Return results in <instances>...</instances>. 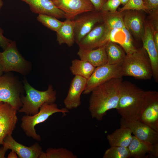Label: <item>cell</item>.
<instances>
[{
    "mask_svg": "<svg viewBox=\"0 0 158 158\" xmlns=\"http://www.w3.org/2000/svg\"><path fill=\"white\" fill-rule=\"evenodd\" d=\"M122 78L111 79L91 92L88 109L92 118L102 120L107 111L116 109L121 96Z\"/></svg>",
    "mask_w": 158,
    "mask_h": 158,
    "instance_id": "6da1fadb",
    "label": "cell"
},
{
    "mask_svg": "<svg viewBox=\"0 0 158 158\" xmlns=\"http://www.w3.org/2000/svg\"><path fill=\"white\" fill-rule=\"evenodd\" d=\"M146 91L131 82H122L121 96L116 109L121 118L138 120L145 104Z\"/></svg>",
    "mask_w": 158,
    "mask_h": 158,
    "instance_id": "7a4b0ae2",
    "label": "cell"
},
{
    "mask_svg": "<svg viewBox=\"0 0 158 158\" xmlns=\"http://www.w3.org/2000/svg\"><path fill=\"white\" fill-rule=\"evenodd\" d=\"M121 66L123 76L142 80H150L153 77L150 61L143 47L126 54Z\"/></svg>",
    "mask_w": 158,
    "mask_h": 158,
    "instance_id": "3957f363",
    "label": "cell"
},
{
    "mask_svg": "<svg viewBox=\"0 0 158 158\" xmlns=\"http://www.w3.org/2000/svg\"><path fill=\"white\" fill-rule=\"evenodd\" d=\"M23 83L26 93L24 96L21 95L23 105L18 110L20 113L32 115L38 113L40 107L44 103H54L56 99V92L52 85H49L45 91H41L33 87L24 78Z\"/></svg>",
    "mask_w": 158,
    "mask_h": 158,
    "instance_id": "277c9868",
    "label": "cell"
},
{
    "mask_svg": "<svg viewBox=\"0 0 158 158\" xmlns=\"http://www.w3.org/2000/svg\"><path fill=\"white\" fill-rule=\"evenodd\" d=\"M10 72L0 76V101L10 104L17 111L22 106L20 96L25 91L23 84Z\"/></svg>",
    "mask_w": 158,
    "mask_h": 158,
    "instance_id": "5b68a950",
    "label": "cell"
},
{
    "mask_svg": "<svg viewBox=\"0 0 158 158\" xmlns=\"http://www.w3.org/2000/svg\"><path fill=\"white\" fill-rule=\"evenodd\" d=\"M69 112L68 110L66 108L59 109L54 103H45L41 106L39 112L36 114L32 115L24 116L21 119V127L27 136L40 141L41 138L36 132V125L44 122L54 113H61L66 114Z\"/></svg>",
    "mask_w": 158,
    "mask_h": 158,
    "instance_id": "8992f818",
    "label": "cell"
},
{
    "mask_svg": "<svg viewBox=\"0 0 158 158\" xmlns=\"http://www.w3.org/2000/svg\"><path fill=\"white\" fill-rule=\"evenodd\" d=\"M0 63L5 73L15 71L25 75L32 70L31 63L21 54L14 41H11L3 52H0Z\"/></svg>",
    "mask_w": 158,
    "mask_h": 158,
    "instance_id": "52a82bcc",
    "label": "cell"
},
{
    "mask_svg": "<svg viewBox=\"0 0 158 158\" xmlns=\"http://www.w3.org/2000/svg\"><path fill=\"white\" fill-rule=\"evenodd\" d=\"M121 65L107 63L96 67L90 77L87 80L83 94H90L96 88L108 81L123 76Z\"/></svg>",
    "mask_w": 158,
    "mask_h": 158,
    "instance_id": "ba28073f",
    "label": "cell"
},
{
    "mask_svg": "<svg viewBox=\"0 0 158 158\" xmlns=\"http://www.w3.org/2000/svg\"><path fill=\"white\" fill-rule=\"evenodd\" d=\"M75 42L80 40L97 25L103 22L101 11L94 10L85 12L77 16L73 20Z\"/></svg>",
    "mask_w": 158,
    "mask_h": 158,
    "instance_id": "9c48e42d",
    "label": "cell"
},
{
    "mask_svg": "<svg viewBox=\"0 0 158 158\" xmlns=\"http://www.w3.org/2000/svg\"><path fill=\"white\" fill-rule=\"evenodd\" d=\"M110 31L103 22L98 23L80 40L79 48L91 50L105 45L109 41Z\"/></svg>",
    "mask_w": 158,
    "mask_h": 158,
    "instance_id": "30bf717a",
    "label": "cell"
},
{
    "mask_svg": "<svg viewBox=\"0 0 158 158\" xmlns=\"http://www.w3.org/2000/svg\"><path fill=\"white\" fill-rule=\"evenodd\" d=\"M138 121L158 132V92L146 91L145 101Z\"/></svg>",
    "mask_w": 158,
    "mask_h": 158,
    "instance_id": "8fae6325",
    "label": "cell"
},
{
    "mask_svg": "<svg viewBox=\"0 0 158 158\" xmlns=\"http://www.w3.org/2000/svg\"><path fill=\"white\" fill-rule=\"evenodd\" d=\"M123 11L125 27L133 37L141 40L145 31V12L142 10H131Z\"/></svg>",
    "mask_w": 158,
    "mask_h": 158,
    "instance_id": "7c38bea8",
    "label": "cell"
},
{
    "mask_svg": "<svg viewBox=\"0 0 158 158\" xmlns=\"http://www.w3.org/2000/svg\"><path fill=\"white\" fill-rule=\"evenodd\" d=\"M55 5L65 14L66 19L73 20L83 13L95 10L89 0H51Z\"/></svg>",
    "mask_w": 158,
    "mask_h": 158,
    "instance_id": "4fadbf2b",
    "label": "cell"
},
{
    "mask_svg": "<svg viewBox=\"0 0 158 158\" xmlns=\"http://www.w3.org/2000/svg\"><path fill=\"white\" fill-rule=\"evenodd\" d=\"M17 110L10 104L4 103L0 107V144L5 138L11 135L18 121Z\"/></svg>",
    "mask_w": 158,
    "mask_h": 158,
    "instance_id": "5bb4252c",
    "label": "cell"
},
{
    "mask_svg": "<svg viewBox=\"0 0 158 158\" xmlns=\"http://www.w3.org/2000/svg\"><path fill=\"white\" fill-rule=\"evenodd\" d=\"M120 124L129 128L134 136L150 145L158 142V132L138 120L127 121L121 118Z\"/></svg>",
    "mask_w": 158,
    "mask_h": 158,
    "instance_id": "9a60e30c",
    "label": "cell"
},
{
    "mask_svg": "<svg viewBox=\"0 0 158 158\" xmlns=\"http://www.w3.org/2000/svg\"><path fill=\"white\" fill-rule=\"evenodd\" d=\"M87 80L79 75H75L72 79L63 101L65 108L68 110L77 108L81 105V95L85 89Z\"/></svg>",
    "mask_w": 158,
    "mask_h": 158,
    "instance_id": "2e32d148",
    "label": "cell"
},
{
    "mask_svg": "<svg viewBox=\"0 0 158 158\" xmlns=\"http://www.w3.org/2000/svg\"><path fill=\"white\" fill-rule=\"evenodd\" d=\"M3 146L14 151L20 158H40L43 151L41 147L36 142L28 147L16 142L11 135L6 136L4 139Z\"/></svg>",
    "mask_w": 158,
    "mask_h": 158,
    "instance_id": "e0dca14e",
    "label": "cell"
},
{
    "mask_svg": "<svg viewBox=\"0 0 158 158\" xmlns=\"http://www.w3.org/2000/svg\"><path fill=\"white\" fill-rule=\"evenodd\" d=\"M141 41L143 47L147 53L150 61L153 72V77L155 81L158 82V51L155 47L153 33L148 24H145L144 35Z\"/></svg>",
    "mask_w": 158,
    "mask_h": 158,
    "instance_id": "ac0fdd59",
    "label": "cell"
},
{
    "mask_svg": "<svg viewBox=\"0 0 158 158\" xmlns=\"http://www.w3.org/2000/svg\"><path fill=\"white\" fill-rule=\"evenodd\" d=\"M29 5L33 13L50 16L58 19L65 18L64 13L58 8L51 0H21Z\"/></svg>",
    "mask_w": 158,
    "mask_h": 158,
    "instance_id": "d6986e66",
    "label": "cell"
},
{
    "mask_svg": "<svg viewBox=\"0 0 158 158\" xmlns=\"http://www.w3.org/2000/svg\"><path fill=\"white\" fill-rule=\"evenodd\" d=\"M77 54L80 59L89 62L95 67L107 63L105 45L91 50L79 48Z\"/></svg>",
    "mask_w": 158,
    "mask_h": 158,
    "instance_id": "ffe728a7",
    "label": "cell"
},
{
    "mask_svg": "<svg viewBox=\"0 0 158 158\" xmlns=\"http://www.w3.org/2000/svg\"><path fill=\"white\" fill-rule=\"evenodd\" d=\"M133 136L129 128L121 126L120 128L107 135V139L110 146L128 147L133 139Z\"/></svg>",
    "mask_w": 158,
    "mask_h": 158,
    "instance_id": "44dd1931",
    "label": "cell"
},
{
    "mask_svg": "<svg viewBox=\"0 0 158 158\" xmlns=\"http://www.w3.org/2000/svg\"><path fill=\"white\" fill-rule=\"evenodd\" d=\"M56 32V40L60 45L66 44L69 47L75 42L73 20L66 19Z\"/></svg>",
    "mask_w": 158,
    "mask_h": 158,
    "instance_id": "7402d4cb",
    "label": "cell"
},
{
    "mask_svg": "<svg viewBox=\"0 0 158 158\" xmlns=\"http://www.w3.org/2000/svg\"><path fill=\"white\" fill-rule=\"evenodd\" d=\"M107 59V63L121 65L126 56L125 52L116 43L109 41L105 44Z\"/></svg>",
    "mask_w": 158,
    "mask_h": 158,
    "instance_id": "603a6c76",
    "label": "cell"
},
{
    "mask_svg": "<svg viewBox=\"0 0 158 158\" xmlns=\"http://www.w3.org/2000/svg\"><path fill=\"white\" fill-rule=\"evenodd\" d=\"M103 22L110 30L115 29L122 30L125 26L123 22L124 11H117L115 12L101 11Z\"/></svg>",
    "mask_w": 158,
    "mask_h": 158,
    "instance_id": "cb8c5ba5",
    "label": "cell"
},
{
    "mask_svg": "<svg viewBox=\"0 0 158 158\" xmlns=\"http://www.w3.org/2000/svg\"><path fill=\"white\" fill-rule=\"evenodd\" d=\"M95 68L86 61L75 59L71 61L70 69L73 75H79L87 79L91 75Z\"/></svg>",
    "mask_w": 158,
    "mask_h": 158,
    "instance_id": "d4e9b609",
    "label": "cell"
},
{
    "mask_svg": "<svg viewBox=\"0 0 158 158\" xmlns=\"http://www.w3.org/2000/svg\"><path fill=\"white\" fill-rule=\"evenodd\" d=\"M152 145L141 140L133 136V139L128 147L131 157L142 158L147 157V154L148 155Z\"/></svg>",
    "mask_w": 158,
    "mask_h": 158,
    "instance_id": "484cf974",
    "label": "cell"
},
{
    "mask_svg": "<svg viewBox=\"0 0 158 158\" xmlns=\"http://www.w3.org/2000/svg\"><path fill=\"white\" fill-rule=\"evenodd\" d=\"M77 156L67 149L63 147L49 148L43 152L40 158H77Z\"/></svg>",
    "mask_w": 158,
    "mask_h": 158,
    "instance_id": "4316f807",
    "label": "cell"
},
{
    "mask_svg": "<svg viewBox=\"0 0 158 158\" xmlns=\"http://www.w3.org/2000/svg\"><path fill=\"white\" fill-rule=\"evenodd\" d=\"M103 158H129L131 157L128 147L110 146L105 151Z\"/></svg>",
    "mask_w": 158,
    "mask_h": 158,
    "instance_id": "83f0119b",
    "label": "cell"
},
{
    "mask_svg": "<svg viewBox=\"0 0 158 158\" xmlns=\"http://www.w3.org/2000/svg\"><path fill=\"white\" fill-rule=\"evenodd\" d=\"M37 20L43 25L56 32L58 30L63 23L54 17L45 14H39Z\"/></svg>",
    "mask_w": 158,
    "mask_h": 158,
    "instance_id": "f1b7e54d",
    "label": "cell"
},
{
    "mask_svg": "<svg viewBox=\"0 0 158 158\" xmlns=\"http://www.w3.org/2000/svg\"><path fill=\"white\" fill-rule=\"evenodd\" d=\"M124 37L120 44L126 54L132 53L137 49L135 46L133 37L124 26L122 29Z\"/></svg>",
    "mask_w": 158,
    "mask_h": 158,
    "instance_id": "f546056e",
    "label": "cell"
},
{
    "mask_svg": "<svg viewBox=\"0 0 158 158\" xmlns=\"http://www.w3.org/2000/svg\"><path fill=\"white\" fill-rule=\"evenodd\" d=\"M128 10H142L148 13L142 0H129L126 4L122 8H119L118 11L122 12Z\"/></svg>",
    "mask_w": 158,
    "mask_h": 158,
    "instance_id": "4dcf8cb0",
    "label": "cell"
},
{
    "mask_svg": "<svg viewBox=\"0 0 158 158\" xmlns=\"http://www.w3.org/2000/svg\"><path fill=\"white\" fill-rule=\"evenodd\" d=\"M148 14L145 22L153 34L158 32V9L150 11Z\"/></svg>",
    "mask_w": 158,
    "mask_h": 158,
    "instance_id": "1f68e13d",
    "label": "cell"
},
{
    "mask_svg": "<svg viewBox=\"0 0 158 158\" xmlns=\"http://www.w3.org/2000/svg\"><path fill=\"white\" fill-rule=\"evenodd\" d=\"M121 4L120 0H107L103 4L101 11L116 12Z\"/></svg>",
    "mask_w": 158,
    "mask_h": 158,
    "instance_id": "d6a6232c",
    "label": "cell"
},
{
    "mask_svg": "<svg viewBox=\"0 0 158 158\" xmlns=\"http://www.w3.org/2000/svg\"><path fill=\"white\" fill-rule=\"evenodd\" d=\"M143 5L148 11L158 9V0H142Z\"/></svg>",
    "mask_w": 158,
    "mask_h": 158,
    "instance_id": "836d02e7",
    "label": "cell"
},
{
    "mask_svg": "<svg viewBox=\"0 0 158 158\" xmlns=\"http://www.w3.org/2000/svg\"><path fill=\"white\" fill-rule=\"evenodd\" d=\"M11 41V40L4 37L3 35V30L0 28V47L4 50Z\"/></svg>",
    "mask_w": 158,
    "mask_h": 158,
    "instance_id": "e575fe53",
    "label": "cell"
},
{
    "mask_svg": "<svg viewBox=\"0 0 158 158\" xmlns=\"http://www.w3.org/2000/svg\"><path fill=\"white\" fill-rule=\"evenodd\" d=\"M94 6L95 10L101 11L102 6L107 0H89Z\"/></svg>",
    "mask_w": 158,
    "mask_h": 158,
    "instance_id": "d590c367",
    "label": "cell"
},
{
    "mask_svg": "<svg viewBox=\"0 0 158 158\" xmlns=\"http://www.w3.org/2000/svg\"><path fill=\"white\" fill-rule=\"evenodd\" d=\"M154 158L158 157V142L153 144L148 156Z\"/></svg>",
    "mask_w": 158,
    "mask_h": 158,
    "instance_id": "8d00e7d4",
    "label": "cell"
},
{
    "mask_svg": "<svg viewBox=\"0 0 158 158\" xmlns=\"http://www.w3.org/2000/svg\"><path fill=\"white\" fill-rule=\"evenodd\" d=\"M154 42L157 51H158V32L153 34Z\"/></svg>",
    "mask_w": 158,
    "mask_h": 158,
    "instance_id": "74e56055",
    "label": "cell"
},
{
    "mask_svg": "<svg viewBox=\"0 0 158 158\" xmlns=\"http://www.w3.org/2000/svg\"><path fill=\"white\" fill-rule=\"evenodd\" d=\"M7 150L3 146L0 148V158H5V155Z\"/></svg>",
    "mask_w": 158,
    "mask_h": 158,
    "instance_id": "f35d334b",
    "label": "cell"
},
{
    "mask_svg": "<svg viewBox=\"0 0 158 158\" xmlns=\"http://www.w3.org/2000/svg\"><path fill=\"white\" fill-rule=\"evenodd\" d=\"M8 158H17V155L14 151L11 150L8 156Z\"/></svg>",
    "mask_w": 158,
    "mask_h": 158,
    "instance_id": "ab89813d",
    "label": "cell"
},
{
    "mask_svg": "<svg viewBox=\"0 0 158 158\" xmlns=\"http://www.w3.org/2000/svg\"><path fill=\"white\" fill-rule=\"evenodd\" d=\"M121 2V4L123 6L126 4L129 0H120Z\"/></svg>",
    "mask_w": 158,
    "mask_h": 158,
    "instance_id": "60d3db41",
    "label": "cell"
},
{
    "mask_svg": "<svg viewBox=\"0 0 158 158\" xmlns=\"http://www.w3.org/2000/svg\"><path fill=\"white\" fill-rule=\"evenodd\" d=\"M3 72L2 66L0 63V76L2 75Z\"/></svg>",
    "mask_w": 158,
    "mask_h": 158,
    "instance_id": "b9f144b4",
    "label": "cell"
},
{
    "mask_svg": "<svg viewBox=\"0 0 158 158\" xmlns=\"http://www.w3.org/2000/svg\"><path fill=\"white\" fill-rule=\"evenodd\" d=\"M4 5V2L3 0H0V11L3 6Z\"/></svg>",
    "mask_w": 158,
    "mask_h": 158,
    "instance_id": "7bdbcfd3",
    "label": "cell"
},
{
    "mask_svg": "<svg viewBox=\"0 0 158 158\" xmlns=\"http://www.w3.org/2000/svg\"><path fill=\"white\" fill-rule=\"evenodd\" d=\"M3 103V102L0 101V107Z\"/></svg>",
    "mask_w": 158,
    "mask_h": 158,
    "instance_id": "ee69618b",
    "label": "cell"
}]
</instances>
